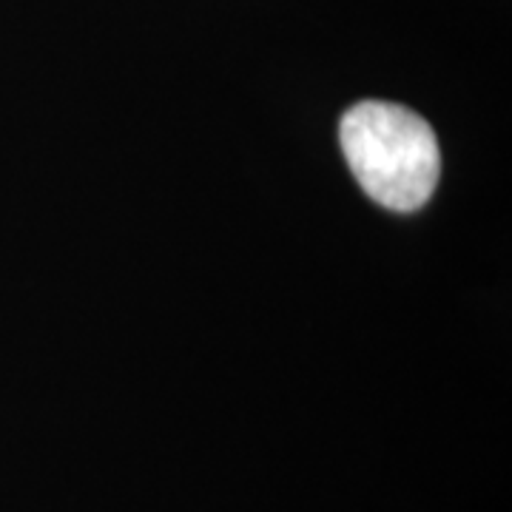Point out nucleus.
I'll list each match as a JSON object with an SVG mask.
<instances>
[{"instance_id":"obj_1","label":"nucleus","mask_w":512,"mask_h":512,"mask_svg":"<svg viewBox=\"0 0 512 512\" xmlns=\"http://www.w3.org/2000/svg\"><path fill=\"white\" fill-rule=\"evenodd\" d=\"M339 140L356 183L373 202L413 214L433 197L441 171L439 140L421 114L365 100L342 117Z\"/></svg>"}]
</instances>
